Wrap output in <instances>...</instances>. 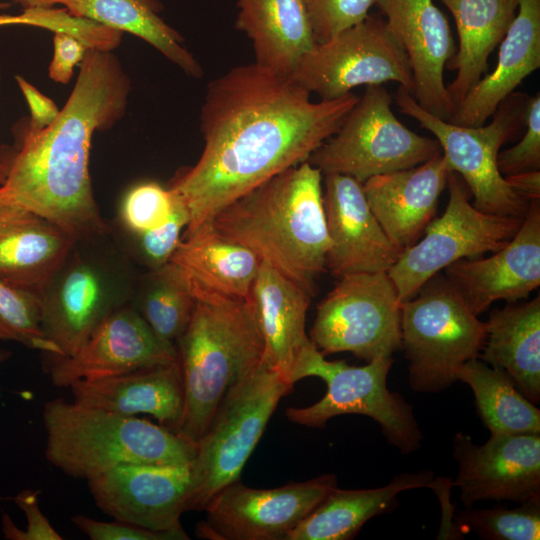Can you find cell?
I'll return each instance as SVG.
<instances>
[{"mask_svg": "<svg viewBox=\"0 0 540 540\" xmlns=\"http://www.w3.org/2000/svg\"><path fill=\"white\" fill-rule=\"evenodd\" d=\"M358 99L351 92L314 102L290 77L255 63L212 80L200 114L202 153L168 186L187 210L184 232L275 175L308 161L337 132Z\"/></svg>", "mask_w": 540, "mask_h": 540, "instance_id": "obj_1", "label": "cell"}, {"mask_svg": "<svg viewBox=\"0 0 540 540\" xmlns=\"http://www.w3.org/2000/svg\"><path fill=\"white\" fill-rule=\"evenodd\" d=\"M73 90L56 120L23 131L15 152L4 160L0 194L54 222L75 239L110 232L93 194L89 155L93 134L125 113L131 81L109 50L88 48Z\"/></svg>", "mask_w": 540, "mask_h": 540, "instance_id": "obj_2", "label": "cell"}, {"mask_svg": "<svg viewBox=\"0 0 540 540\" xmlns=\"http://www.w3.org/2000/svg\"><path fill=\"white\" fill-rule=\"evenodd\" d=\"M321 182L322 172L305 161L236 199L210 221L223 237L313 295L330 248Z\"/></svg>", "mask_w": 540, "mask_h": 540, "instance_id": "obj_3", "label": "cell"}, {"mask_svg": "<svg viewBox=\"0 0 540 540\" xmlns=\"http://www.w3.org/2000/svg\"><path fill=\"white\" fill-rule=\"evenodd\" d=\"M177 339L184 408L176 433L197 443L226 395L263 362L264 342L248 298L196 293Z\"/></svg>", "mask_w": 540, "mask_h": 540, "instance_id": "obj_4", "label": "cell"}, {"mask_svg": "<svg viewBox=\"0 0 540 540\" xmlns=\"http://www.w3.org/2000/svg\"><path fill=\"white\" fill-rule=\"evenodd\" d=\"M45 457L88 481L126 464L189 466L196 444L161 425L56 398L43 407Z\"/></svg>", "mask_w": 540, "mask_h": 540, "instance_id": "obj_5", "label": "cell"}, {"mask_svg": "<svg viewBox=\"0 0 540 540\" xmlns=\"http://www.w3.org/2000/svg\"><path fill=\"white\" fill-rule=\"evenodd\" d=\"M137 278L112 229L75 239L39 294L41 328L58 348L57 358L74 354L107 317L129 304Z\"/></svg>", "mask_w": 540, "mask_h": 540, "instance_id": "obj_6", "label": "cell"}, {"mask_svg": "<svg viewBox=\"0 0 540 540\" xmlns=\"http://www.w3.org/2000/svg\"><path fill=\"white\" fill-rule=\"evenodd\" d=\"M293 386L265 361L235 386L196 443L189 465L187 511H204L224 488L240 480L281 398Z\"/></svg>", "mask_w": 540, "mask_h": 540, "instance_id": "obj_7", "label": "cell"}, {"mask_svg": "<svg viewBox=\"0 0 540 540\" xmlns=\"http://www.w3.org/2000/svg\"><path fill=\"white\" fill-rule=\"evenodd\" d=\"M401 333L410 387L420 393H439L458 381L466 362L479 357L486 323L445 277H433L402 302Z\"/></svg>", "mask_w": 540, "mask_h": 540, "instance_id": "obj_8", "label": "cell"}, {"mask_svg": "<svg viewBox=\"0 0 540 540\" xmlns=\"http://www.w3.org/2000/svg\"><path fill=\"white\" fill-rule=\"evenodd\" d=\"M527 98L526 94L513 92L498 106L488 124L475 127L431 114L402 86L396 103L403 114L434 135L449 170L465 181L474 207L489 214L524 218L530 202L509 185L498 169L497 158L501 146L525 126Z\"/></svg>", "mask_w": 540, "mask_h": 540, "instance_id": "obj_9", "label": "cell"}, {"mask_svg": "<svg viewBox=\"0 0 540 540\" xmlns=\"http://www.w3.org/2000/svg\"><path fill=\"white\" fill-rule=\"evenodd\" d=\"M392 364V357L373 359L364 366H350L343 360L327 361L312 344L298 363L292 382L318 377L326 383L327 391L308 407L288 408L287 418L302 426L323 428L336 416H368L380 425L386 440L402 454L415 452L424 436L410 403L387 387Z\"/></svg>", "mask_w": 540, "mask_h": 540, "instance_id": "obj_10", "label": "cell"}, {"mask_svg": "<svg viewBox=\"0 0 540 540\" xmlns=\"http://www.w3.org/2000/svg\"><path fill=\"white\" fill-rule=\"evenodd\" d=\"M391 102L383 85L366 86L337 132L308 162L323 174H343L363 184L373 176L409 169L442 153L435 138L403 125Z\"/></svg>", "mask_w": 540, "mask_h": 540, "instance_id": "obj_11", "label": "cell"}, {"mask_svg": "<svg viewBox=\"0 0 540 540\" xmlns=\"http://www.w3.org/2000/svg\"><path fill=\"white\" fill-rule=\"evenodd\" d=\"M402 301L387 272L339 278L317 306L310 340L323 356L350 352L367 362L402 349Z\"/></svg>", "mask_w": 540, "mask_h": 540, "instance_id": "obj_12", "label": "cell"}, {"mask_svg": "<svg viewBox=\"0 0 540 540\" xmlns=\"http://www.w3.org/2000/svg\"><path fill=\"white\" fill-rule=\"evenodd\" d=\"M445 211L426 226L423 238L405 249L387 272L402 302L413 298L436 274L461 259L505 246L524 218L482 212L469 201L458 174L450 172Z\"/></svg>", "mask_w": 540, "mask_h": 540, "instance_id": "obj_13", "label": "cell"}, {"mask_svg": "<svg viewBox=\"0 0 540 540\" xmlns=\"http://www.w3.org/2000/svg\"><path fill=\"white\" fill-rule=\"evenodd\" d=\"M321 100L342 97L358 86L393 81L411 94L414 82L404 50L385 20L368 16L325 42L299 62L290 77Z\"/></svg>", "mask_w": 540, "mask_h": 540, "instance_id": "obj_14", "label": "cell"}, {"mask_svg": "<svg viewBox=\"0 0 540 540\" xmlns=\"http://www.w3.org/2000/svg\"><path fill=\"white\" fill-rule=\"evenodd\" d=\"M335 487L334 474L270 489L237 481L210 501L195 534L207 540H284Z\"/></svg>", "mask_w": 540, "mask_h": 540, "instance_id": "obj_15", "label": "cell"}, {"mask_svg": "<svg viewBox=\"0 0 540 540\" xmlns=\"http://www.w3.org/2000/svg\"><path fill=\"white\" fill-rule=\"evenodd\" d=\"M453 456L458 473L452 483L466 507L478 501L540 500V433L491 434L483 445L457 432Z\"/></svg>", "mask_w": 540, "mask_h": 540, "instance_id": "obj_16", "label": "cell"}, {"mask_svg": "<svg viewBox=\"0 0 540 540\" xmlns=\"http://www.w3.org/2000/svg\"><path fill=\"white\" fill-rule=\"evenodd\" d=\"M178 360L176 345L160 339L129 304L107 317L72 355L52 359V385L69 388L79 380H96Z\"/></svg>", "mask_w": 540, "mask_h": 540, "instance_id": "obj_17", "label": "cell"}, {"mask_svg": "<svg viewBox=\"0 0 540 540\" xmlns=\"http://www.w3.org/2000/svg\"><path fill=\"white\" fill-rule=\"evenodd\" d=\"M95 505L114 520L152 531H183L189 466L126 464L87 481Z\"/></svg>", "mask_w": 540, "mask_h": 540, "instance_id": "obj_18", "label": "cell"}, {"mask_svg": "<svg viewBox=\"0 0 540 540\" xmlns=\"http://www.w3.org/2000/svg\"><path fill=\"white\" fill-rule=\"evenodd\" d=\"M445 278L476 316L494 302L514 303L540 285V205L532 200L513 238L487 258L461 259Z\"/></svg>", "mask_w": 540, "mask_h": 540, "instance_id": "obj_19", "label": "cell"}, {"mask_svg": "<svg viewBox=\"0 0 540 540\" xmlns=\"http://www.w3.org/2000/svg\"><path fill=\"white\" fill-rule=\"evenodd\" d=\"M377 5L408 59L413 97L426 111L450 121L455 109L444 69L456 49L446 16L433 0H378Z\"/></svg>", "mask_w": 540, "mask_h": 540, "instance_id": "obj_20", "label": "cell"}, {"mask_svg": "<svg viewBox=\"0 0 540 540\" xmlns=\"http://www.w3.org/2000/svg\"><path fill=\"white\" fill-rule=\"evenodd\" d=\"M324 209L330 248L326 268L340 278L388 272L403 252L388 238L353 177L325 174Z\"/></svg>", "mask_w": 540, "mask_h": 540, "instance_id": "obj_21", "label": "cell"}, {"mask_svg": "<svg viewBox=\"0 0 540 540\" xmlns=\"http://www.w3.org/2000/svg\"><path fill=\"white\" fill-rule=\"evenodd\" d=\"M450 172L440 153L418 166L373 176L363 183L371 211L402 251L421 238L435 217Z\"/></svg>", "mask_w": 540, "mask_h": 540, "instance_id": "obj_22", "label": "cell"}, {"mask_svg": "<svg viewBox=\"0 0 540 540\" xmlns=\"http://www.w3.org/2000/svg\"><path fill=\"white\" fill-rule=\"evenodd\" d=\"M73 401L125 416L148 414L176 432L184 408V388L178 360L139 368L120 375L79 380L69 386Z\"/></svg>", "mask_w": 540, "mask_h": 540, "instance_id": "obj_23", "label": "cell"}, {"mask_svg": "<svg viewBox=\"0 0 540 540\" xmlns=\"http://www.w3.org/2000/svg\"><path fill=\"white\" fill-rule=\"evenodd\" d=\"M311 297L303 287L261 261L249 299L263 337V359L292 385L298 363L313 344L305 330Z\"/></svg>", "mask_w": 540, "mask_h": 540, "instance_id": "obj_24", "label": "cell"}, {"mask_svg": "<svg viewBox=\"0 0 540 540\" xmlns=\"http://www.w3.org/2000/svg\"><path fill=\"white\" fill-rule=\"evenodd\" d=\"M74 241L49 219L0 203V279L8 284L39 296Z\"/></svg>", "mask_w": 540, "mask_h": 540, "instance_id": "obj_25", "label": "cell"}, {"mask_svg": "<svg viewBox=\"0 0 540 540\" xmlns=\"http://www.w3.org/2000/svg\"><path fill=\"white\" fill-rule=\"evenodd\" d=\"M540 67V0H519L516 16L500 42L494 70L482 77L456 108L450 122L484 125L498 106Z\"/></svg>", "mask_w": 540, "mask_h": 540, "instance_id": "obj_26", "label": "cell"}, {"mask_svg": "<svg viewBox=\"0 0 540 540\" xmlns=\"http://www.w3.org/2000/svg\"><path fill=\"white\" fill-rule=\"evenodd\" d=\"M191 293L248 298L261 260L250 249L219 234L211 221L184 232L168 262Z\"/></svg>", "mask_w": 540, "mask_h": 540, "instance_id": "obj_27", "label": "cell"}, {"mask_svg": "<svg viewBox=\"0 0 540 540\" xmlns=\"http://www.w3.org/2000/svg\"><path fill=\"white\" fill-rule=\"evenodd\" d=\"M236 28L250 39L255 64L291 77L316 45L304 0H238Z\"/></svg>", "mask_w": 540, "mask_h": 540, "instance_id": "obj_28", "label": "cell"}, {"mask_svg": "<svg viewBox=\"0 0 540 540\" xmlns=\"http://www.w3.org/2000/svg\"><path fill=\"white\" fill-rule=\"evenodd\" d=\"M434 472L421 470L396 475L385 486L370 489L333 488L325 499L284 540H350L371 518L391 512L398 495L413 489L430 488Z\"/></svg>", "mask_w": 540, "mask_h": 540, "instance_id": "obj_29", "label": "cell"}, {"mask_svg": "<svg viewBox=\"0 0 540 540\" xmlns=\"http://www.w3.org/2000/svg\"><path fill=\"white\" fill-rule=\"evenodd\" d=\"M481 360L504 371L532 403L540 402V296L494 310Z\"/></svg>", "mask_w": 540, "mask_h": 540, "instance_id": "obj_30", "label": "cell"}, {"mask_svg": "<svg viewBox=\"0 0 540 540\" xmlns=\"http://www.w3.org/2000/svg\"><path fill=\"white\" fill-rule=\"evenodd\" d=\"M440 1L454 17L459 37L458 49L447 63L450 70L456 71L447 86L456 110L486 72L488 58L516 16L519 0Z\"/></svg>", "mask_w": 540, "mask_h": 540, "instance_id": "obj_31", "label": "cell"}, {"mask_svg": "<svg viewBox=\"0 0 540 540\" xmlns=\"http://www.w3.org/2000/svg\"><path fill=\"white\" fill-rule=\"evenodd\" d=\"M161 10L158 0H78L67 11L141 38L188 76L200 78L201 65L185 48L183 37L160 17Z\"/></svg>", "mask_w": 540, "mask_h": 540, "instance_id": "obj_32", "label": "cell"}, {"mask_svg": "<svg viewBox=\"0 0 540 540\" xmlns=\"http://www.w3.org/2000/svg\"><path fill=\"white\" fill-rule=\"evenodd\" d=\"M458 380L471 388L478 415L491 434L540 433V410L504 371L475 358L460 368Z\"/></svg>", "mask_w": 540, "mask_h": 540, "instance_id": "obj_33", "label": "cell"}, {"mask_svg": "<svg viewBox=\"0 0 540 540\" xmlns=\"http://www.w3.org/2000/svg\"><path fill=\"white\" fill-rule=\"evenodd\" d=\"M195 302L185 282L167 263L138 275L129 305L160 339L175 344L190 322Z\"/></svg>", "mask_w": 540, "mask_h": 540, "instance_id": "obj_34", "label": "cell"}, {"mask_svg": "<svg viewBox=\"0 0 540 540\" xmlns=\"http://www.w3.org/2000/svg\"><path fill=\"white\" fill-rule=\"evenodd\" d=\"M0 340L20 343L52 359L60 356L58 348L43 334L39 296L1 279Z\"/></svg>", "mask_w": 540, "mask_h": 540, "instance_id": "obj_35", "label": "cell"}, {"mask_svg": "<svg viewBox=\"0 0 540 540\" xmlns=\"http://www.w3.org/2000/svg\"><path fill=\"white\" fill-rule=\"evenodd\" d=\"M512 509L502 505L460 511L458 523L488 540H539L540 500L520 503Z\"/></svg>", "mask_w": 540, "mask_h": 540, "instance_id": "obj_36", "label": "cell"}, {"mask_svg": "<svg viewBox=\"0 0 540 540\" xmlns=\"http://www.w3.org/2000/svg\"><path fill=\"white\" fill-rule=\"evenodd\" d=\"M188 221L187 210L178 199L171 216L161 225L137 234L116 232L113 228L112 233L135 265L154 270L169 262Z\"/></svg>", "mask_w": 540, "mask_h": 540, "instance_id": "obj_37", "label": "cell"}, {"mask_svg": "<svg viewBox=\"0 0 540 540\" xmlns=\"http://www.w3.org/2000/svg\"><path fill=\"white\" fill-rule=\"evenodd\" d=\"M177 196L155 181L133 185L123 196L118 220L120 230L137 234L155 228L171 216Z\"/></svg>", "mask_w": 540, "mask_h": 540, "instance_id": "obj_38", "label": "cell"}, {"mask_svg": "<svg viewBox=\"0 0 540 540\" xmlns=\"http://www.w3.org/2000/svg\"><path fill=\"white\" fill-rule=\"evenodd\" d=\"M24 24L60 31L82 40L89 48L111 51L121 40L122 32L85 17L72 15L65 8L24 9Z\"/></svg>", "mask_w": 540, "mask_h": 540, "instance_id": "obj_39", "label": "cell"}, {"mask_svg": "<svg viewBox=\"0 0 540 540\" xmlns=\"http://www.w3.org/2000/svg\"><path fill=\"white\" fill-rule=\"evenodd\" d=\"M378 0H304L316 44L369 16Z\"/></svg>", "mask_w": 540, "mask_h": 540, "instance_id": "obj_40", "label": "cell"}, {"mask_svg": "<svg viewBox=\"0 0 540 540\" xmlns=\"http://www.w3.org/2000/svg\"><path fill=\"white\" fill-rule=\"evenodd\" d=\"M526 131L514 146L499 152L497 165L505 177L540 169V94L528 96L525 113Z\"/></svg>", "mask_w": 540, "mask_h": 540, "instance_id": "obj_41", "label": "cell"}, {"mask_svg": "<svg viewBox=\"0 0 540 540\" xmlns=\"http://www.w3.org/2000/svg\"><path fill=\"white\" fill-rule=\"evenodd\" d=\"M40 490L24 489L13 497L26 517V529H19L7 513H2L1 531L7 540H62L39 505Z\"/></svg>", "mask_w": 540, "mask_h": 540, "instance_id": "obj_42", "label": "cell"}, {"mask_svg": "<svg viewBox=\"0 0 540 540\" xmlns=\"http://www.w3.org/2000/svg\"><path fill=\"white\" fill-rule=\"evenodd\" d=\"M71 523L91 540H188L183 531H152L135 524L115 520L103 522L78 514Z\"/></svg>", "mask_w": 540, "mask_h": 540, "instance_id": "obj_43", "label": "cell"}, {"mask_svg": "<svg viewBox=\"0 0 540 540\" xmlns=\"http://www.w3.org/2000/svg\"><path fill=\"white\" fill-rule=\"evenodd\" d=\"M53 46L49 77L56 83L67 84L89 47L79 38L60 31L54 32Z\"/></svg>", "mask_w": 540, "mask_h": 540, "instance_id": "obj_44", "label": "cell"}, {"mask_svg": "<svg viewBox=\"0 0 540 540\" xmlns=\"http://www.w3.org/2000/svg\"><path fill=\"white\" fill-rule=\"evenodd\" d=\"M16 80L30 109L29 125L24 131H39L54 122L61 110L54 101L21 76H17Z\"/></svg>", "mask_w": 540, "mask_h": 540, "instance_id": "obj_45", "label": "cell"}, {"mask_svg": "<svg viewBox=\"0 0 540 540\" xmlns=\"http://www.w3.org/2000/svg\"><path fill=\"white\" fill-rule=\"evenodd\" d=\"M506 181L522 198L531 202L540 198V171L505 176Z\"/></svg>", "mask_w": 540, "mask_h": 540, "instance_id": "obj_46", "label": "cell"}, {"mask_svg": "<svg viewBox=\"0 0 540 540\" xmlns=\"http://www.w3.org/2000/svg\"><path fill=\"white\" fill-rule=\"evenodd\" d=\"M19 3L24 9L34 8H52L57 4H61L66 10H70L78 0H13Z\"/></svg>", "mask_w": 540, "mask_h": 540, "instance_id": "obj_47", "label": "cell"}, {"mask_svg": "<svg viewBox=\"0 0 540 540\" xmlns=\"http://www.w3.org/2000/svg\"><path fill=\"white\" fill-rule=\"evenodd\" d=\"M20 17V15L13 16L0 14V27L11 24H22V20Z\"/></svg>", "mask_w": 540, "mask_h": 540, "instance_id": "obj_48", "label": "cell"}, {"mask_svg": "<svg viewBox=\"0 0 540 540\" xmlns=\"http://www.w3.org/2000/svg\"><path fill=\"white\" fill-rule=\"evenodd\" d=\"M0 84H1V71H0ZM6 173H7V167H6V164L4 162V160H2L0 158V185L3 184L5 178H6Z\"/></svg>", "mask_w": 540, "mask_h": 540, "instance_id": "obj_49", "label": "cell"}, {"mask_svg": "<svg viewBox=\"0 0 540 540\" xmlns=\"http://www.w3.org/2000/svg\"><path fill=\"white\" fill-rule=\"evenodd\" d=\"M10 352L5 350H0V365L5 362L10 357Z\"/></svg>", "mask_w": 540, "mask_h": 540, "instance_id": "obj_50", "label": "cell"}, {"mask_svg": "<svg viewBox=\"0 0 540 540\" xmlns=\"http://www.w3.org/2000/svg\"><path fill=\"white\" fill-rule=\"evenodd\" d=\"M1 202H2V201H1V194H0V203H1Z\"/></svg>", "mask_w": 540, "mask_h": 540, "instance_id": "obj_51", "label": "cell"}]
</instances>
